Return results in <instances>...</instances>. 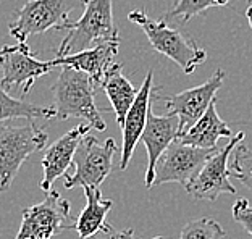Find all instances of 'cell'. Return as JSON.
Here are the masks:
<instances>
[{"label":"cell","mask_w":252,"mask_h":239,"mask_svg":"<svg viewBox=\"0 0 252 239\" xmlns=\"http://www.w3.org/2000/svg\"><path fill=\"white\" fill-rule=\"evenodd\" d=\"M220 138H233L230 126L220 118L217 112V97L212 100L207 112L200 117L196 123L189 128L186 133H183L178 141L183 144L200 147V149H215L217 141Z\"/></svg>","instance_id":"16"},{"label":"cell","mask_w":252,"mask_h":239,"mask_svg":"<svg viewBox=\"0 0 252 239\" xmlns=\"http://www.w3.org/2000/svg\"><path fill=\"white\" fill-rule=\"evenodd\" d=\"M230 170H231V176L239 179L249 191H252V149L251 147L244 146L243 142L236 146Z\"/></svg>","instance_id":"22"},{"label":"cell","mask_w":252,"mask_h":239,"mask_svg":"<svg viewBox=\"0 0 252 239\" xmlns=\"http://www.w3.org/2000/svg\"><path fill=\"white\" fill-rule=\"evenodd\" d=\"M120 41H99L93 47L84 49L81 52L68 54L62 57H55L57 65L71 66L74 70H79L93 78L95 84L102 83L105 76V71L113 65V57L118 54Z\"/></svg>","instance_id":"15"},{"label":"cell","mask_w":252,"mask_h":239,"mask_svg":"<svg viewBox=\"0 0 252 239\" xmlns=\"http://www.w3.org/2000/svg\"><path fill=\"white\" fill-rule=\"evenodd\" d=\"M178 138H180V118L173 115V113H167L163 117H158L152 112L151 107L144 133L141 136L147 150V170L144 178L147 189H151L154 186L156 168L160 157L168 149L171 142H175Z\"/></svg>","instance_id":"12"},{"label":"cell","mask_w":252,"mask_h":239,"mask_svg":"<svg viewBox=\"0 0 252 239\" xmlns=\"http://www.w3.org/2000/svg\"><path fill=\"white\" fill-rule=\"evenodd\" d=\"M97 239V238H94ZM100 239H136L134 236V231L133 230H122V231H117L113 226H110L107 231H104V236ZM152 239H163L162 236H156Z\"/></svg>","instance_id":"24"},{"label":"cell","mask_w":252,"mask_h":239,"mask_svg":"<svg viewBox=\"0 0 252 239\" xmlns=\"http://www.w3.org/2000/svg\"><path fill=\"white\" fill-rule=\"evenodd\" d=\"M70 202L59 191H49L42 202L23 210L20 231L15 239H52L66 230H74Z\"/></svg>","instance_id":"7"},{"label":"cell","mask_w":252,"mask_h":239,"mask_svg":"<svg viewBox=\"0 0 252 239\" xmlns=\"http://www.w3.org/2000/svg\"><path fill=\"white\" fill-rule=\"evenodd\" d=\"M226 73L217 70L207 81L183 90L173 95H156V99L163 100L168 113H173L180 118V136L192 126L197 120L207 112L212 100L217 97V92L223 86Z\"/></svg>","instance_id":"11"},{"label":"cell","mask_w":252,"mask_h":239,"mask_svg":"<svg viewBox=\"0 0 252 239\" xmlns=\"http://www.w3.org/2000/svg\"><path fill=\"white\" fill-rule=\"evenodd\" d=\"M91 129H93L91 124H78L57 139L52 146H49L41 160L42 179L39 181V186L42 191H52L55 181L66 173V170L73 163L74 153H76L83 138L91 133Z\"/></svg>","instance_id":"13"},{"label":"cell","mask_w":252,"mask_h":239,"mask_svg":"<svg viewBox=\"0 0 252 239\" xmlns=\"http://www.w3.org/2000/svg\"><path fill=\"white\" fill-rule=\"evenodd\" d=\"M219 149L220 147L200 149V147L183 144L181 141L176 139L175 142H171L168 149L160 157L156 168L154 186L165 183H178L185 186L186 189L191 184V181L199 175L204 163Z\"/></svg>","instance_id":"10"},{"label":"cell","mask_w":252,"mask_h":239,"mask_svg":"<svg viewBox=\"0 0 252 239\" xmlns=\"http://www.w3.org/2000/svg\"><path fill=\"white\" fill-rule=\"evenodd\" d=\"M60 68V75L50 88L54 94V120L59 121L68 118L86 120L93 129L105 131L107 123L94 102L95 83L93 78L71 66Z\"/></svg>","instance_id":"1"},{"label":"cell","mask_w":252,"mask_h":239,"mask_svg":"<svg viewBox=\"0 0 252 239\" xmlns=\"http://www.w3.org/2000/svg\"><path fill=\"white\" fill-rule=\"evenodd\" d=\"M118 147L115 139L99 141L93 134L84 136L74 153V173L63 179L66 189L73 187H100L113 168V155Z\"/></svg>","instance_id":"6"},{"label":"cell","mask_w":252,"mask_h":239,"mask_svg":"<svg viewBox=\"0 0 252 239\" xmlns=\"http://www.w3.org/2000/svg\"><path fill=\"white\" fill-rule=\"evenodd\" d=\"M233 218L246 230L249 236H252V206L248 199L239 197L233 206Z\"/></svg>","instance_id":"23"},{"label":"cell","mask_w":252,"mask_h":239,"mask_svg":"<svg viewBox=\"0 0 252 239\" xmlns=\"http://www.w3.org/2000/svg\"><path fill=\"white\" fill-rule=\"evenodd\" d=\"M88 2L89 0H28L21 8L13 11L8 32L16 42H26L34 34L59 30L63 23L70 21V11L86 7Z\"/></svg>","instance_id":"5"},{"label":"cell","mask_w":252,"mask_h":239,"mask_svg":"<svg viewBox=\"0 0 252 239\" xmlns=\"http://www.w3.org/2000/svg\"><path fill=\"white\" fill-rule=\"evenodd\" d=\"M228 3H230V0H178V3L165 15V20L181 18L183 23H188L192 16L204 13L205 10L214 7H225Z\"/></svg>","instance_id":"21"},{"label":"cell","mask_w":252,"mask_h":239,"mask_svg":"<svg viewBox=\"0 0 252 239\" xmlns=\"http://www.w3.org/2000/svg\"><path fill=\"white\" fill-rule=\"evenodd\" d=\"M226 236V231L217 220L207 217L192 220L181 230L176 239H221Z\"/></svg>","instance_id":"20"},{"label":"cell","mask_w":252,"mask_h":239,"mask_svg":"<svg viewBox=\"0 0 252 239\" xmlns=\"http://www.w3.org/2000/svg\"><path fill=\"white\" fill-rule=\"evenodd\" d=\"M86 196V207L74 223L79 239H94L97 233H104L112 225L107 223V215L113 202L102 197L100 187H83Z\"/></svg>","instance_id":"17"},{"label":"cell","mask_w":252,"mask_h":239,"mask_svg":"<svg viewBox=\"0 0 252 239\" xmlns=\"http://www.w3.org/2000/svg\"><path fill=\"white\" fill-rule=\"evenodd\" d=\"M246 16H248L249 26H251V30H252V5H251V7H248V10H246Z\"/></svg>","instance_id":"25"},{"label":"cell","mask_w":252,"mask_h":239,"mask_svg":"<svg viewBox=\"0 0 252 239\" xmlns=\"http://www.w3.org/2000/svg\"><path fill=\"white\" fill-rule=\"evenodd\" d=\"M246 3H248L249 7H251V5H252V0H246Z\"/></svg>","instance_id":"26"},{"label":"cell","mask_w":252,"mask_h":239,"mask_svg":"<svg viewBox=\"0 0 252 239\" xmlns=\"http://www.w3.org/2000/svg\"><path fill=\"white\" fill-rule=\"evenodd\" d=\"M244 138H246L244 133L234 134L226 146L220 147L204 163L199 175L186 187L189 196L196 199V201H210V202H215L220 194L236 196V187L230 181L231 170L228 167V158H230L231 152L236 149V146L244 141Z\"/></svg>","instance_id":"9"},{"label":"cell","mask_w":252,"mask_h":239,"mask_svg":"<svg viewBox=\"0 0 252 239\" xmlns=\"http://www.w3.org/2000/svg\"><path fill=\"white\" fill-rule=\"evenodd\" d=\"M128 20L136 23L149 39V44L158 54L168 57L178 65L183 73L191 75L207 60V52L200 49L194 39L167 25V20H152L142 10L129 11Z\"/></svg>","instance_id":"4"},{"label":"cell","mask_w":252,"mask_h":239,"mask_svg":"<svg viewBox=\"0 0 252 239\" xmlns=\"http://www.w3.org/2000/svg\"><path fill=\"white\" fill-rule=\"evenodd\" d=\"M55 112L52 107L34 105L23 99H15L0 84V123L16 118H47L54 120Z\"/></svg>","instance_id":"19"},{"label":"cell","mask_w":252,"mask_h":239,"mask_svg":"<svg viewBox=\"0 0 252 239\" xmlns=\"http://www.w3.org/2000/svg\"><path fill=\"white\" fill-rule=\"evenodd\" d=\"M55 59L42 61L34 57L26 42L3 45L0 49V84L7 90H18L21 99L30 92L39 78L57 68Z\"/></svg>","instance_id":"8"},{"label":"cell","mask_w":252,"mask_h":239,"mask_svg":"<svg viewBox=\"0 0 252 239\" xmlns=\"http://www.w3.org/2000/svg\"><path fill=\"white\" fill-rule=\"evenodd\" d=\"M47 133L34 118H16L0 123V192L7 191L28 157L42 150Z\"/></svg>","instance_id":"2"},{"label":"cell","mask_w":252,"mask_h":239,"mask_svg":"<svg viewBox=\"0 0 252 239\" xmlns=\"http://www.w3.org/2000/svg\"><path fill=\"white\" fill-rule=\"evenodd\" d=\"M100 88L105 90L107 97L112 104V110L115 112L118 126L122 128L126 113L129 112L131 105L134 104L139 89H136L133 86V83L123 75L122 63L110 65V68L105 71L104 79H102Z\"/></svg>","instance_id":"18"},{"label":"cell","mask_w":252,"mask_h":239,"mask_svg":"<svg viewBox=\"0 0 252 239\" xmlns=\"http://www.w3.org/2000/svg\"><path fill=\"white\" fill-rule=\"evenodd\" d=\"M57 31H66L55 57L81 52L99 41H120L113 21V0H89L81 18L66 21Z\"/></svg>","instance_id":"3"},{"label":"cell","mask_w":252,"mask_h":239,"mask_svg":"<svg viewBox=\"0 0 252 239\" xmlns=\"http://www.w3.org/2000/svg\"><path fill=\"white\" fill-rule=\"evenodd\" d=\"M154 71L149 70L146 75L139 92L136 95L134 104L131 105L129 112L126 113L125 123L122 126L123 133V142H122V158H120V170H126L128 163L133 158V153L136 149L137 141L141 139L142 133H144L149 110L152 107V97L154 94L162 90V88H154Z\"/></svg>","instance_id":"14"}]
</instances>
